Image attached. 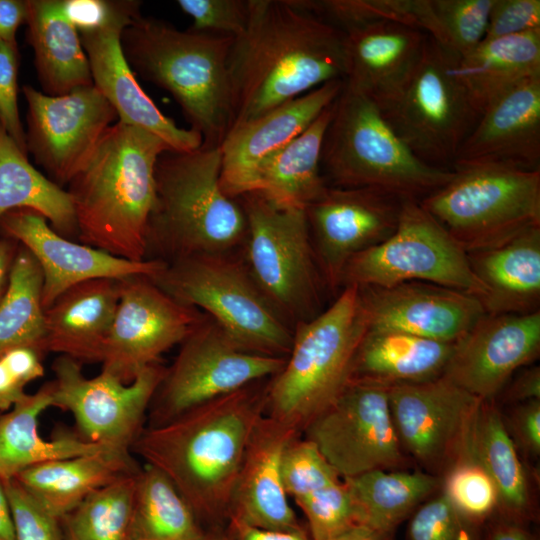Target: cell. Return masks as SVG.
<instances>
[{
  "label": "cell",
  "instance_id": "obj_1",
  "mask_svg": "<svg viewBox=\"0 0 540 540\" xmlns=\"http://www.w3.org/2000/svg\"><path fill=\"white\" fill-rule=\"evenodd\" d=\"M345 35L299 0H249L228 59L232 128L333 80H345Z\"/></svg>",
  "mask_w": 540,
  "mask_h": 540
},
{
  "label": "cell",
  "instance_id": "obj_2",
  "mask_svg": "<svg viewBox=\"0 0 540 540\" xmlns=\"http://www.w3.org/2000/svg\"><path fill=\"white\" fill-rule=\"evenodd\" d=\"M266 380L143 428L131 447L161 471L200 522L228 521L238 471L253 430L266 411Z\"/></svg>",
  "mask_w": 540,
  "mask_h": 540
},
{
  "label": "cell",
  "instance_id": "obj_3",
  "mask_svg": "<svg viewBox=\"0 0 540 540\" xmlns=\"http://www.w3.org/2000/svg\"><path fill=\"white\" fill-rule=\"evenodd\" d=\"M167 150L160 137L141 128L117 121L107 129L68 184L83 244L132 261L147 259L155 167Z\"/></svg>",
  "mask_w": 540,
  "mask_h": 540
},
{
  "label": "cell",
  "instance_id": "obj_4",
  "mask_svg": "<svg viewBox=\"0 0 540 540\" xmlns=\"http://www.w3.org/2000/svg\"><path fill=\"white\" fill-rule=\"evenodd\" d=\"M233 40L182 31L142 15L120 37L132 71L173 96L204 147H220L232 127L228 59Z\"/></svg>",
  "mask_w": 540,
  "mask_h": 540
},
{
  "label": "cell",
  "instance_id": "obj_5",
  "mask_svg": "<svg viewBox=\"0 0 540 540\" xmlns=\"http://www.w3.org/2000/svg\"><path fill=\"white\" fill-rule=\"evenodd\" d=\"M220 147L164 151L155 167L156 200L147 237V259L232 254L242 246L247 222L239 199L220 183Z\"/></svg>",
  "mask_w": 540,
  "mask_h": 540
},
{
  "label": "cell",
  "instance_id": "obj_6",
  "mask_svg": "<svg viewBox=\"0 0 540 540\" xmlns=\"http://www.w3.org/2000/svg\"><path fill=\"white\" fill-rule=\"evenodd\" d=\"M367 330L368 319L356 285L342 288L327 309L297 323L282 369L267 381L265 414L302 435L350 381Z\"/></svg>",
  "mask_w": 540,
  "mask_h": 540
},
{
  "label": "cell",
  "instance_id": "obj_7",
  "mask_svg": "<svg viewBox=\"0 0 540 540\" xmlns=\"http://www.w3.org/2000/svg\"><path fill=\"white\" fill-rule=\"evenodd\" d=\"M321 170L331 187H368L421 200L446 184L453 170L431 166L396 135L367 97L343 89L325 132Z\"/></svg>",
  "mask_w": 540,
  "mask_h": 540
},
{
  "label": "cell",
  "instance_id": "obj_8",
  "mask_svg": "<svg viewBox=\"0 0 540 540\" xmlns=\"http://www.w3.org/2000/svg\"><path fill=\"white\" fill-rule=\"evenodd\" d=\"M153 280L177 301L204 311L243 350L272 357L289 354L293 328L233 254L174 259Z\"/></svg>",
  "mask_w": 540,
  "mask_h": 540
},
{
  "label": "cell",
  "instance_id": "obj_9",
  "mask_svg": "<svg viewBox=\"0 0 540 540\" xmlns=\"http://www.w3.org/2000/svg\"><path fill=\"white\" fill-rule=\"evenodd\" d=\"M237 199L247 222L242 260L262 294L292 328L317 316L328 289L305 209L278 206L257 192Z\"/></svg>",
  "mask_w": 540,
  "mask_h": 540
},
{
  "label": "cell",
  "instance_id": "obj_10",
  "mask_svg": "<svg viewBox=\"0 0 540 540\" xmlns=\"http://www.w3.org/2000/svg\"><path fill=\"white\" fill-rule=\"evenodd\" d=\"M419 203L466 253L491 248L540 226V170L454 168L452 178Z\"/></svg>",
  "mask_w": 540,
  "mask_h": 540
},
{
  "label": "cell",
  "instance_id": "obj_11",
  "mask_svg": "<svg viewBox=\"0 0 540 540\" xmlns=\"http://www.w3.org/2000/svg\"><path fill=\"white\" fill-rule=\"evenodd\" d=\"M413 281L460 290L480 301L486 296L465 250L419 200L404 199L395 231L347 263L340 290L349 285L388 287Z\"/></svg>",
  "mask_w": 540,
  "mask_h": 540
},
{
  "label": "cell",
  "instance_id": "obj_12",
  "mask_svg": "<svg viewBox=\"0 0 540 540\" xmlns=\"http://www.w3.org/2000/svg\"><path fill=\"white\" fill-rule=\"evenodd\" d=\"M458 57L427 36L421 62L401 95L382 114L423 162L452 170L480 115L456 79Z\"/></svg>",
  "mask_w": 540,
  "mask_h": 540
},
{
  "label": "cell",
  "instance_id": "obj_13",
  "mask_svg": "<svg viewBox=\"0 0 540 540\" xmlns=\"http://www.w3.org/2000/svg\"><path fill=\"white\" fill-rule=\"evenodd\" d=\"M286 357L243 350L209 317L181 342L150 405V425L277 374Z\"/></svg>",
  "mask_w": 540,
  "mask_h": 540
},
{
  "label": "cell",
  "instance_id": "obj_14",
  "mask_svg": "<svg viewBox=\"0 0 540 540\" xmlns=\"http://www.w3.org/2000/svg\"><path fill=\"white\" fill-rule=\"evenodd\" d=\"M81 364L64 355L53 362V407L73 415L82 438L131 453L166 367L161 362L150 365L124 383L103 370L87 378Z\"/></svg>",
  "mask_w": 540,
  "mask_h": 540
},
{
  "label": "cell",
  "instance_id": "obj_15",
  "mask_svg": "<svg viewBox=\"0 0 540 540\" xmlns=\"http://www.w3.org/2000/svg\"><path fill=\"white\" fill-rule=\"evenodd\" d=\"M342 478L401 467L406 458L391 417L388 387L351 378L303 430Z\"/></svg>",
  "mask_w": 540,
  "mask_h": 540
},
{
  "label": "cell",
  "instance_id": "obj_16",
  "mask_svg": "<svg viewBox=\"0 0 540 540\" xmlns=\"http://www.w3.org/2000/svg\"><path fill=\"white\" fill-rule=\"evenodd\" d=\"M119 299L103 353L102 370L132 382L188 336L205 314L166 293L143 275L118 279Z\"/></svg>",
  "mask_w": 540,
  "mask_h": 540
},
{
  "label": "cell",
  "instance_id": "obj_17",
  "mask_svg": "<svg viewBox=\"0 0 540 540\" xmlns=\"http://www.w3.org/2000/svg\"><path fill=\"white\" fill-rule=\"evenodd\" d=\"M27 151L63 188L85 167L107 129L118 119L108 100L92 84L68 94L50 96L29 85Z\"/></svg>",
  "mask_w": 540,
  "mask_h": 540
},
{
  "label": "cell",
  "instance_id": "obj_18",
  "mask_svg": "<svg viewBox=\"0 0 540 540\" xmlns=\"http://www.w3.org/2000/svg\"><path fill=\"white\" fill-rule=\"evenodd\" d=\"M388 399L403 451L439 477L465 452L483 401L442 375L390 386Z\"/></svg>",
  "mask_w": 540,
  "mask_h": 540
},
{
  "label": "cell",
  "instance_id": "obj_19",
  "mask_svg": "<svg viewBox=\"0 0 540 540\" xmlns=\"http://www.w3.org/2000/svg\"><path fill=\"white\" fill-rule=\"evenodd\" d=\"M405 198L368 187H331L305 211L327 289L340 290L347 263L396 229Z\"/></svg>",
  "mask_w": 540,
  "mask_h": 540
},
{
  "label": "cell",
  "instance_id": "obj_20",
  "mask_svg": "<svg viewBox=\"0 0 540 540\" xmlns=\"http://www.w3.org/2000/svg\"><path fill=\"white\" fill-rule=\"evenodd\" d=\"M141 2L113 1L100 25L79 30L93 85L113 106L118 121L160 137L171 150L190 151L202 145L193 129L179 127L164 115L137 82L121 48L122 30L141 16Z\"/></svg>",
  "mask_w": 540,
  "mask_h": 540
},
{
  "label": "cell",
  "instance_id": "obj_21",
  "mask_svg": "<svg viewBox=\"0 0 540 540\" xmlns=\"http://www.w3.org/2000/svg\"><path fill=\"white\" fill-rule=\"evenodd\" d=\"M0 228L8 238L21 243L38 262L43 275L44 310L76 284L135 275L154 279L167 265L161 259L132 261L73 242L56 232L42 215L29 209L5 213L0 218Z\"/></svg>",
  "mask_w": 540,
  "mask_h": 540
},
{
  "label": "cell",
  "instance_id": "obj_22",
  "mask_svg": "<svg viewBox=\"0 0 540 540\" xmlns=\"http://www.w3.org/2000/svg\"><path fill=\"white\" fill-rule=\"evenodd\" d=\"M540 352V310L487 314L454 344L442 374L483 401H493L512 375Z\"/></svg>",
  "mask_w": 540,
  "mask_h": 540
},
{
  "label": "cell",
  "instance_id": "obj_23",
  "mask_svg": "<svg viewBox=\"0 0 540 540\" xmlns=\"http://www.w3.org/2000/svg\"><path fill=\"white\" fill-rule=\"evenodd\" d=\"M369 330L455 343L485 314L476 296L428 282L359 287Z\"/></svg>",
  "mask_w": 540,
  "mask_h": 540
},
{
  "label": "cell",
  "instance_id": "obj_24",
  "mask_svg": "<svg viewBox=\"0 0 540 540\" xmlns=\"http://www.w3.org/2000/svg\"><path fill=\"white\" fill-rule=\"evenodd\" d=\"M344 80L327 82L232 128L222 144L220 183L239 198L253 190L261 164L304 132L339 96Z\"/></svg>",
  "mask_w": 540,
  "mask_h": 540
},
{
  "label": "cell",
  "instance_id": "obj_25",
  "mask_svg": "<svg viewBox=\"0 0 540 540\" xmlns=\"http://www.w3.org/2000/svg\"><path fill=\"white\" fill-rule=\"evenodd\" d=\"M342 31L348 57L344 86L386 110L412 79L428 35L383 18L362 20Z\"/></svg>",
  "mask_w": 540,
  "mask_h": 540
},
{
  "label": "cell",
  "instance_id": "obj_26",
  "mask_svg": "<svg viewBox=\"0 0 540 540\" xmlns=\"http://www.w3.org/2000/svg\"><path fill=\"white\" fill-rule=\"evenodd\" d=\"M301 434L264 414L247 444L235 481L229 519L267 530L301 528L283 481V459Z\"/></svg>",
  "mask_w": 540,
  "mask_h": 540
},
{
  "label": "cell",
  "instance_id": "obj_27",
  "mask_svg": "<svg viewBox=\"0 0 540 540\" xmlns=\"http://www.w3.org/2000/svg\"><path fill=\"white\" fill-rule=\"evenodd\" d=\"M475 165L540 170V76L512 87L481 113L452 170Z\"/></svg>",
  "mask_w": 540,
  "mask_h": 540
},
{
  "label": "cell",
  "instance_id": "obj_28",
  "mask_svg": "<svg viewBox=\"0 0 540 540\" xmlns=\"http://www.w3.org/2000/svg\"><path fill=\"white\" fill-rule=\"evenodd\" d=\"M118 299V279H92L63 292L44 310V352L101 362Z\"/></svg>",
  "mask_w": 540,
  "mask_h": 540
},
{
  "label": "cell",
  "instance_id": "obj_29",
  "mask_svg": "<svg viewBox=\"0 0 540 540\" xmlns=\"http://www.w3.org/2000/svg\"><path fill=\"white\" fill-rule=\"evenodd\" d=\"M283 481L306 517L312 540H334L358 525L343 478L306 438L298 436L287 447Z\"/></svg>",
  "mask_w": 540,
  "mask_h": 540
},
{
  "label": "cell",
  "instance_id": "obj_30",
  "mask_svg": "<svg viewBox=\"0 0 540 540\" xmlns=\"http://www.w3.org/2000/svg\"><path fill=\"white\" fill-rule=\"evenodd\" d=\"M470 267L486 288L487 314H528L540 305V226L500 245L467 253Z\"/></svg>",
  "mask_w": 540,
  "mask_h": 540
},
{
  "label": "cell",
  "instance_id": "obj_31",
  "mask_svg": "<svg viewBox=\"0 0 540 540\" xmlns=\"http://www.w3.org/2000/svg\"><path fill=\"white\" fill-rule=\"evenodd\" d=\"M27 40L44 94L61 96L93 84L79 32L65 0H27Z\"/></svg>",
  "mask_w": 540,
  "mask_h": 540
},
{
  "label": "cell",
  "instance_id": "obj_32",
  "mask_svg": "<svg viewBox=\"0 0 540 540\" xmlns=\"http://www.w3.org/2000/svg\"><path fill=\"white\" fill-rule=\"evenodd\" d=\"M140 468L131 453L104 451L42 462L14 478L44 509L61 519L95 490Z\"/></svg>",
  "mask_w": 540,
  "mask_h": 540
},
{
  "label": "cell",
  "instance_id": "obj_33",
  "mask_svg": "<svg viewBox=\"0 0 540 540\" xmlns=\"http://www.w3.org/2000/svg\"><path fill=\"white\" fill-rule=\"evenodd\" d=\"M453 72L481 115L491 102L512 87L540 76V30L483 39L456 59Z\"/></svg>",
  "mask_w": 540,
  "mask_h": 540
},
{
  "label": "cell",
  "instance_id": "obj_34",
  "mask_svg": "<svg viewBox=\"0 0 540 540\" xmlns=\"http://www.w3.org/2000/svg\"><path fill=\"white\" fill-rule=\"evenodd\" d=\"M53 406L51 383L26 394L0 415V479L14 478L22 470L51 460L115 451L81 436L61 433L47 440L39 434L40 414ZM118 452V451H115ZM121 453V452H119Z\"/></svg>",
  "mask_w": 540,
  "mask_h": 540
},
{
  "label": "cell",
  "instance_id": "obj_35",
  "mask_svg": "<svg viewBox=\"0 0 540 540\" xmlns=\"http://www.w3.org/2000/svg\"><path fill=\"white\" fill-rule=\"evenodd\" d=\"M455 343L387 330H367L357 349L351 378L386 387L440 377Z\"/></svg>",
  "mask_w": 540,
  "mask_h": 540
},
{
  "label": "cell",
  "instance_id": "obj_36",
  "mask_svg": "<svg viewBox=\"0 0 540 540\" xmlns=\"http://www.w3.org/2000/svg\"><path fill=\"white\" fill-rule=\"evenodd\" d=\"M333 103L304 132L261 164L252 192L278 206L300 209L325 193L328 184L321 170V152Z\"/></svg>",
  "mask_w": 540,
  "mask_h": 540
},
{
  "label": "cell",
  "instance_id": "obj_37",
  "mask_svg": "<svg viewBox=\"0 0 540 540\" xmlns=\"http://www.w3.org/2000/svg\"><path fill=\"white\" fill-rule=\"evenodd\" d=\"M467 450L497 488L499 504L494 516L527 525L534 518L529 481L516 444L493 401H482Z\"/></svg>",
  "mask_w": 540,
  "mask_h": 540
},
{
  "label": "cell",
  "instance_id": "obj_38",
  "mask_svg": "<svg viewBox=\"0 0 540 540\" xmlns=\"http://www.w3.org/2000/svg\"><path fill=\"white\" fill-rule=\"evenodd\" d=\"M375 469L343 478L358 525L392 540L397 527L441 487V477L422 471Z\"/></svg>",
  "mask_w": 540,
  "mask_h": 540
},
{
  "label": "cell",
  "instance_id": "obj_39",
  "mask_svg": "<svg viewBox=\"0 0 540 540\" xmlns=\"http://www.w3.org/2000/svg\"><path fill=\"white\" fill-rule=\"evenodd\" d=\"M16 209L39 213L64 237L77 234L68 191L31 165L0 125V218Z\"/></svg>",
  "mask_w": 540,
  "mask_h": 540
},
{
  "label": "cell",
  "instance_id": "obj_40",
  "mask_svg": "<svg viewBox=\"0 0 540 540\" xmlns=\"http://www.w3.org/2000/svg\"><path fill=\"white\" fill-rule=\"evenodd\" d=\"M205 534L174 484L150 465L140 468L127 540H203Z\"/></svg>",
  "mask_w": 540,
  "mask_h": 540
},
{
  "label": "cell",
  "instance_id": "obj_41",
  "mask_svg": "<svg viewBox=\"0 0 540 540\" xmlns=\"http://www.w3.org/2000/svg\"><path fill=\"white\" fill-rule=\"evenodd\" d=\"M43 275L33 255L21 246L13 259L0 300V356L17 347L44 354Z\"/></svg>",
  "mask_w": 540,
  "mask_h": 540
},
{
  "label": "cell",
  "instance_id": "obj_42",
  "mask_svg": "<svg viewBox=\"0 0 540 540\" xmlns=\"http://www.w3.org/2000/svg\"><path fill=\"white\" fill-rule=\"evenodd\" d=\"M138 472L95 490L59 519L65 540H127Z\"/></svg>",
  "mask_w": 540,
  "mask_h": 540
},
{
  "label": "cell",
  "instance_id": "obj_43",
  "mask_svg": "<svg viewBox=\"0 0 540 540\" xmlns=\"http://www.w3.org/2000/svg\"><path fill=\"white\" fill-rule=\"evenodd\" d=\"M493 0H430L433 40L458 58L475 48L486 33Z\"/></svg>",
  "mask_w": 540,
  "mask_h": 540
},
{
  "label": "cell",
  "instance_id": "obj_44",
  "mask_svg": "<svg viewBox=\"0 0 540 540\" xmlns=\"http://www.w3.org/2000/svg\"><path fill=\"white\" fill-rule=\"evenodd\" d=\"M441 491L457 512L478 525H484L497 512V488L467 449L442 475Z\"/></svg>",
  "mask_w": 540,
  "mask_h": 540
},
{
  "label": "cell",
  "instance_id": "obj_45",
  "mask_svg": "<svg viewBox=\"0 0 540 540\" xmlns=\"http://www.w3.org/2000/svg\"><path fill=\"white\" fill-rule=\"evenodd\" d=\"M483 526V525H482ZM481 525L462 516L440 490L411 515L408 540H479Z\"/></svg>",
  "mask_w": 540,
  "mask_h": 540
},
{
  "label": "cell",
  "instance_id": "obj_46",
  "mask_svg": "<svg viewBox=\"0 0 540 540\" xmlns=\"http://www.w3.org/2000/svg\"><path fill=\"white\" fill-rule=\"evenodd\" d=\"M12 511L16 540H65L60 520L15 479L2 481Z\"/></svg>",
  "mask_w": 540,
  "mask_h": 540
},
{
  "label": "cell",
  "instance_id": "obj_47",
  "mask_svg": "<svg viewBox=\"0 0 540 540\" xmlns=\"http://www.w3.org/2000/svg\"><path fill=\"white\" fill-rule=\"evenodd\" d=\"M177 5L193 19L196 32L236 38L246 29L249 0H178Z\"/></svg>",
  "mask_w": 540,
  "mask_h": 540
},
{
  "label": "cell",
  "instance_id": "obj_48",
  "mask_svg": "<svg viewBox=\"0 0 540 540\" xmlns=\"http://www.w3.org/2000/svg\"><path fill=\"white\" fill-rule=\"evenodd\" d=\"M19 53L17 44L0 40V125L24 154L26 135L17 104Z\"/></svg>",
  "mask_w": 540,
  "mask_h": 540
},
{
  "label": "cell",
  "instance_id": "obj_49",
  "mask_svg": "<svg viewBox=\"0 0 540 540\" xmlns=\"http://www.w3.org/2000/svg\"><path fill=\"white\" fill-rule=\"evenodd\" d=\"M43 368L34 352L14 348L0 356V413L10 410L26 396L24 388L41 378Z\"/></svg>",
  "mask_w": 540,
  "mask_h": 540
},
{
  "label": "cell",
  "instance_id": "obj_50",
  "mask_svg": "<svg viewBox=\"0 0 540 540\" xmlns=\"http://www.w3.org/2000/svg\"><path fill=\"white\" fill-rule=\"evenodd\" d=\"M540 30L539 0H493L484 39Z\"/></svg>",
  "mask_w": 540,
  "mask_h": 540
},
{
  "label": "cell",
  "instance_id": "obj_51",
  "mask_svg": "<svg viewBox=\"0 0 540 540\" xmlns=\"http://www.w3.org/2000/svg\"><path fill=\"white\" fill-rule=\"evenodd\" d=\"M514 443L527 454L540 455V399L519 403L510 419ZM508 429V428H507Z\"/></svg>",
  "mask_w": 540,
  "mask_h": 540
},
{
  "label": "cell",
  "instance_id": "obj_52",
  "mask_svg": "<svg viewBox=\"0 0 540 540\" xmlns=\"http://www.w3.org/2000/svg\"><path fill=\"white\" fill-rule=\"evenodd\" d=\"M231 540H312L308 530L279 531L252 527L236 520H228V533Z\"/></svg>",
  "mask_w": 540,
  "mask_h": 540
},
{
  "label": "cell",
  "instance_id": "obj_53",
  "mask_svg": "<svg viewBox=\"0 0 540 540\" xmlns=\"http://www.w3.org/2000/svg\"><path fill=\"white\" fill-rule=\"evenodd\" d=\"M506 386L507 389L505 390V394H503V398L508 402L519 404L540 399V367L532 366L523 370L510 384H506Z\"/></svg>",
  "mask_w": 540,
  "mask_h": 540
},
{
  "label": "cell",
  "instance_id": "obj_54",
  "mask_svg": "<svg viewBox=\"0 0 540 540\" xmlns=\"http://www.w3.org/2000/svg\"><path fill=\"white\" fill-rule=\"evenodd\" d=\"M479 540H536L525 524L498 516L490 518L481 529Z\"/></svg>",
  "mask_w": 540,
  "mask_h": 540
},
{
  "label": "cell",
  "instance_id": "obj_55",
  "mask_svg": "<svg viewBox=\"0 0 540 540\" xmlns=\"http://www.w3.org/2000/svg\"><path fill=\"white\" fill-rule=\"evenodd\" d=\"M26 15V1L0 0V40L16 44V31L25 23Z\"/></svg>",
  "mask_w": 540,
  "mask_h": 540
},
{
  "label": "cell",
  "instance_id": "obj_56",
  "mask_svg": "<svg viewBox=\"0 0 540 540\" xmlns=\"http://www.w3.org/2000/svg\"><path fill=\"white\" fill-rule=\"evenodd\" d=\"M17 242L13 239L0 240V300L5 292L10 268L15 257Z\"/></svg>",
  "mask_w": 540,
  "mask_h": 540
},
{
  "label": "cell",
  "instance_id": "obj_57",
  "mask_svg": "<svg viewBox=\"0 0 540 540\" xmlns=\"http://www.w3.org/2000/svg\"><path fill=\"white\" fill-rule=\"evenodd\" d=\"M0 540H16L10 503L0 479Z\"/></svg>",
  "mask_w": 540,
  "mask_h": 540
},
{
  "label": "cell",
  "instance_id": "obj_58",
  "mask_svg": "<svg viewBox=\"0 0 540 540\" xmlns=\"http://www.w3.org/2000/svg\"><path fill=\"white\" fill-rule=\"evenodd\" d=\"M334 540H388L369 528L357 525Z\"/></svg>",
  "mask_w": 540,
  "mask_h": 540
},
{
  "label": "cell",
  "instance_id": "obj_59",
  "mask_svg": "<svg viewBox=\"0 0 540 540\" xmlns=\"http://www.w3.org/2000/svg\"><path fill=\"white\" fill-rule=\"evenodd\" d=\"M203 540H231L228 534H223L217 531L206 533Z\"/></svg>",
  "mask_w": 540,
  "mask_h": 540
},
{
  "label": "cell",
  "instance_id": "obj_60",
  "mask_svg": "<svg viewBox=\"0 0 540 540\" xmlns=\"http://www.w3.org/2000/svg\"><path fill=\"white\" fill-rule=\"evenodd\" d=\"M0 415H1V413H0Z\"/></svg>",
  "mask_w": 540,
  "mask_h": 540
}]
</instances>
